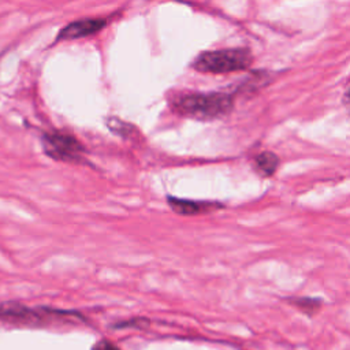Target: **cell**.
Returning a JSON list of instances; mask_svg holds the SVG:
<instances>
[{"label": "cell", "mask_w": 350, "mask_h": 350, "mask_svg": "<svg viewBox=\"0 0 350 350\" xmlns=\"http://www.w3.org/2000/svg\"><path fill=\"white\" fill-rule=\"evenodd\" d=\"M234 105V98L223 92H189L172 98V108L182 116L197 120H212L227 115Z\"/></svg>", "instance_id": "obj_1"}, {"label": "cell", "mask_w": 350, "mask_h": 350, "mask_svg": "<svg viewBox=\"0 0 350 350\" xmlns=\"http://www.w3.org/2000/svg\"><path fill=\"white\" fill-rule=\"evenodd\" d=\"M252 62L250 51L245 48H224L201 52L191 67L205 74H227L246 70Z\"/></svg>", "instance_id": "obj_2"}, {"label": "cell", "mask_w": 350, "mask_h": 350, "mask_svg": "<svg viewBox=\"0 0 350 350\" xmlns=\"http://www.w3.org/2000/svg\"><path fill=\"white\" fill-rule=\"evenodd\" d=\"M42 148L49 157L67 163H81L85 152L83 145L75 137L64 133L44 134Z\"/></svg>", "instance_id": "obj_3"}, {"label": "cell", "mask_w": 350, "mask_h": 350, "mask_svg": "<svg viewBox=\"0 0 350 350\" xmlns=\"http://www.w3.org/2000/svg\"><path fill=\"white\" fill-rule=\"evenodd\" d=\"M70 314V312L66 310H51L46 309L45 312H41L40 309H30L25 305L8 302L0 305V320L11 323V324H40L45 320V316H66Z\"/></svg>", "instance_id": "obj_4"}, {"label": "cell", "mask_w": 350, "mask_h": 350, "mask_svg": "<svg viewBox=\"0 0 350 350\" xmlns=\"http://www.w3.org/2000/svg\"><path fill=\"white\" fill-rule=\"evenodd\" d=\"M105 25H107V21L104 18H85V19L74 21L66 25L59 31L56 41L77 40V38L92 36V34H97L100 30L104 29Z\"/></svg>", "instance_id": "obj_5"}, {"label": "cell", "mask_w": 350, "mask_h": 350, "mask_svg": "<svg viewBox=\"0 0 350 350\" xmlns=\"http://www.w3.org/2000/svg\"><path fill=\"white\" fill-rule=\"evenodd\" d=\"M168 205L172 208L174 212L183 215V216H191V215H200L204 212H209L217 205L215 202H206V201H194V200H186V198H176V197H168Z\"/></svg>", "instance_id": "obj_6"}, {"label": "cell", "mask_w": 350, "mask_h": 350, "mask_svg": "<svg viewBox=\"0 0 350 350\" xmlns=\"http://www.w3.org/2000/svg\"><path fill=\"white\" fill-rule=\"evenodd\" d=\"M254 165H256V170L261 175L271 176L275 174V171L279 165V157L272 152H262L256 156Z\"/></svg>", "instance_id": "obj_7"}, {"label": "cell", "mask_w": 350, "mask_h": 350, "mask_svg": "<svg viewBox=\"0 0 350 350\" xmlns=\"http://www.w3.org/2000/svg\"><path fill=\"white\" fill-rule=\"evenodd\" d=\"M107 126L113 134L120 135L122 138H130V137L135 135V133H137V129L131 123H127L115 116L107 119Z\"/></svg>", "instance_id": "obj_8"}, {"label": "cell", "mask_w": 350, "mask_h": 350, "mask_svg": "<svg viewBox=\"0 0 350 350\" xmlns=\"http://www.w3.org/2000/svg\"><path fill=\"white\" fill-rule=\"evenodd\" d=\"M291 304L306 314L316 313L321 305L320 299H316V298H294Z\"/></svg>", "instance_id": "obj_9"}, {"label": "cell", "mask_w": 350, "mask_h": 350, "mask_svg": "<svg viewBox=\"0 0 350 350\" xmlns=\"http://www.w3.org/2000/svg\"><path fill=\"white\" fill-rule=\"evenodd\" d=\"M148 324H149V320L137 317V319H131V320H127V321H122L120 324H116V328H130V327L144 328V327H146Z\"/></svg>", "instance_id": "obj_10"}, {"label": "cell", "mask_w": 350, "mask_h": 350, "mask_svg": "<svg viewBox=\"0 0 350 350\" xmlns=\"http://www.w3.org/2000/svg\"><path fill=\"white\" fill-rule=\"evenodd\" d=\"M92 350H120L115 343H112L111 340L108 339H101L98 340L94 347Z\"/></svg>", "instance_id": "obj_11"}, {"label": "cell", "mask_w": 350, "mask_h": 350, "mask_svg": "<svg viewBox=\"0 0 350 350\" xmlns=\"http://www.w3.org/2000/svg\"><path fill=\"white\" fill-rule=\"evenodd\" d=\"M346 100L349 101V104H350V89L347 90V93H346Z\"/></svg>", "instance_id": "obj_12"}]
</instances>
